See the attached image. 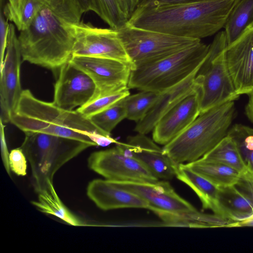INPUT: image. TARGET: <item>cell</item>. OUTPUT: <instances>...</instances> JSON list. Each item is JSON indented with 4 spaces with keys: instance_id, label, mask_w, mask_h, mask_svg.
<instances>
[{
    "instance_id": "obj_1",
    "label": "cell",
    "mask_w": 253,
    "mask_h": 253,
    "mask_svg": "<svg viewBox=\"0 0 253 253\" xmlns=\"http://www.w3.org/2000/svg\"><path fill=\"white\" fill-rule=\"evenodd\" d=\"M83 13L76 0H47L18 36L22 60L51 70L69 62Z\"/></svg>"
},
{
    "instance_id": "obj_2",
    "label": "cell",
    "mask_w": 253,
    "mask_h": 253,
    "mask_svg": "<svg viewBox=\"0 0 253 253\" xmlns=\"http://www.w3.org/2000/svg\"><path fill=\"white\" fill-rule=\"evenodd\" d=\"M237 0H208L155 7H137L128 23L136 27L200 39L224 27Z\"/></svg>"
},
{
    "instance_id": "obj_3",
    "label": "cell",
    "mask_w": 253,
    "mask_h": 253,
    "mask_svg": "<svg viewBox=\"0 0 253 253\" xmlns=\"http://www.w3.org/2000/svg\"><path fill=\"white\" fill-rule=\"evenodd\" d=\"M10 123L24 133L36 132L74 139L97 146L90 138L94 133L109 135L77 110L62 109L53 102L36 98L29 89L23 90Z\"/></svg>"
},
{
    "instance_id": "obj_4",
    "label": "cell",
    "mask_w": 253,
    "mask_h": 253,
    "mask_svg": "<svg viewBox=\"0 0 253 253\" xmlns=\"http://www.w3.org/2000/svg\"><path fill=\"white\" fill-rule=\"evenodd\" d=\"M234 101L201 113L181 134L164 145V151L177 164L196 161L227 136L235 114Z\"/></svg>"
},
{
    "instance_id": "obj_5",
    "label": "cell",
    "mask_w": 253,
    "mask_h": 253,
    "mask_svg": "<svg viewBox=\"0 0 253 253\" xmlns=\"http://www.w3.org/2000/svg\"><path fill=\"white\" fill-rule=\"evenodd\" d=\"M209 47L200 41L166 58L135 66L131 70L128 87L161 93L199 69Z\"/></svg>"
},
{
    "instance_id": "obj_6",
    "label": "cell",
    "mask_w": 253,
    "mask_h": 253,
    "mask_svg": "<svg viewBox=\"0 0 253 253\" xmlns=\"http://www.w3.org/2000/svg\"><path fill=\"white\" fill-rule=\"evenodd\" d=\"M20 147L30 165L32 183L37 193L53 180L64 165L92 146L80 140L46 133L25 132Z\"/></svg>"
},
{
    "instance_id": "obj_7",
    "label": "cell",
    "mask_w": 253,
    "mask_h": 253,
    "mask_svg": "<svg viewBox=\"0 0 253 253\" xmlns=\"http://www.w3.org/2000/svg\"><path fill=\"white\" fill-rule=\"evenodd\" d=\"M227 46L225 32H218L195 78L198 87L200 114L228 101L237 100L235 88L224 58Z\"/></svg>"
},
{
    "instance_id": "obj_8",
    "label": "cell",
    "mask_w": 253,
    "mask_h": 253,
    "mask_svg": "<svg viewBox=\"0 0 253 253\" xmlns=\"http://www.w3.org/2000/svg\"><path fill=\"white\" fill-rule=\"evenodd\" d=\"M117 31L132 68L166 58L201 41L136 27L128 22Z\"/></svg>"
},
{
    "instance_id": "obj_9",
    "label": "cell",
    "mask_w": 253,
    "mask_h": 253,
    "mask_svg": "<svg viewBox=\"0 0 253 253\" xmlns=\"http://www.w3.org/2000/svg\"><path fill=\"white\" fill-rule=\"evenodd\" d=\"M89 168L105 179L119 181L155 182L159 178L144 164L116 147L91 153Z\"/></svg>"
},
{
    "instance_id": "obj_10",
    "label": "cell",
    "mask_w": 253,
    "mask_h": 253,
    "mask_svg": "<svg viewBox=\"0 0 253 253\" xmlns=\"http://www.w3.org/2000/svg\"><path fill=\"white\" fill-rule=\"evenodd\" d=\"M72 56H84L132 63L117 30L101 28L81 21L75 26V41Z\"/></svg>"
},
{
    "instance_id": "obj_11",
    "label": "cell",
    "mask_w": 253,
    "mask_h": 253,
    "mask_svg": "<svg viewBox=\"0 0 253 253\" xmlns=\"http://www.w3.org/2000/svg\"><path fill=\"white\" fill-rule=\"evenodd\" d=\"M69 62L88 75L94 82L96 91L93 98L128 88L131 66L127 63L84 56H72Z\"/></svg>"
},
{
    "instance_id": "obj_12",
    "label": "cell",
    "mask_w": 253,
    "mask_h": 253,
    "mask_svg": "<svg viewBox=\"0 0 253 253\" xmlns=\"http://www.w3.org/2000/svg\"><path fill=\"white\" fill-rule=\"evenodd\" d=\"M21 52L13 24H9L3 67L0 71V120L10 122L12 113L23 90L20 82Z\"/></svg>"
},
{
    "instance_id": "obj_13",
    "label": "cell",
    "mask_w": 253,
    "mask_h": 253,
    "mask_svg": "<svg viewBox=\"0 0 253 253\" xmlns=\"http://www.w3.org/2000/svg\"><path fill=\"white\" fill-rule=\"evenodd\" d=\"M116 185L138 195L149 204L148 209L156 214L168 212L179 214L198 211L181 197L167 181L155 182L113 181Z\"/></svg>"
},
{
    "instance_id": "obj_14",
    "label": "cell",
    "mask_w": 253,
    "mask_h": 253,
    "mask_svg": "<svg viewBox=\"0 0 253 253\" xmlns=\"http://www.w3.org/2000/svg\"><path fill=\"white\" fill-rule=\"evenodd\" d=\"M59 69L58 77L54 85L53 102L55 105L65 110H73L93 98L96 88L88 75L69 61Z\"/></svg>"
},
{
    "instance_id": "obj_15",
    "label": "cell",
    "mask_w": 253,
    "mask_h": 253,
    "mask_svg": "<svg viewBox=\"0 0 253 253\" xmlns=\"http://www.w3.org/2000/svg\"><path fill=\"white\" fill-rule=\"evenodd\" d=\"M145 135L138 133L128 136L126 143L118 142L116 144L126 155L139 161L159 179L172 178L176 175L178 164Z\"/></svg>"
},
{
    "instance_id": "obj_16",
    "label": "cell",
    "mask_w": 253,
    "mask_h": 253,
    "mask_svg": "<svg viewBox=\"0 0 253 253\" xmlns=\"http://www.w3.org/2000/svg\"><path fill=\"white\" fill-rule=\"evenodd\" d=\"M224 58L239 95L253 90V27L225 48Z\"/></svg>"
},
{
    "instance_id": "obj_17",
    "label": "cell",
    "mask_w": 253,
    "mask_h": 253,
    "mask_svg": "<svg viewBox=\"0 0 253 253\" xmlns=\"http://www.w3.org/2000/svg\"><path fill=\"white\" fill-rule=\"evenodd\" d=\"M200 114L198 92L184 98L161 118L153 130V140L166 145L184 131Z\"/></svg>"
},
{
    "instance_id": "obj_18",
    "label": "cell",
    "mask_w": 253,
    "mask_h": 253,
    "mask_svg": "<svg viewBox=\"0 0 253 253\" xmlns=\"http://www.w3.org/2000/svg\"><path fill=\"white\" fill-rule=\"evenodd\" d=\"M200 68L182 82L160 93L145 116L137 122L134 130L144 134L149 133L164 115L187 96L198 92L195 78Z\"/></svg>"
},
{
    "instance_id": "obj_19",
    "label": "cell",
    "mask_w": 253,
    "mask_h": 253,
    "mask_svg": "<svg viewBox=\"0 0 253 253\" xmlns=\"http://www.w3.org/2000/svg\"><path fill=\"white\" fill-rule=\"evenodd\" d=\"M88 197L103 211L123 208H149L148 203L134 193L123 189L108 179H95L86 189Z\"/></svg>"
},
{
    "instance_id": "obj_20",
    "label": "cell",
    "mask_w": 253,
    "mask_h": 253,
    "mask_svg": "<svg viewBox=\"0 0 253 253\" xmlns=\"http://www.w3.org/2000/svg\"><path fill=\"white\" fill-rule=\"evenodd\" d=\"M175 176L195 192L203 209L210 210L215 214L224 217L218 201L219 188L194 171L186 164L178 165Z\"/></svg>"
},
{
    "instance_id": "obj_21",
    "label": "cell",
    "mask_w": 253,
    "mask_h": 253,
    "mask_svg": "<svg viewBox=\"0 0 253 253\" xmlns=\"http://www.w3.org/2000/svg\"><path fill=\"white\" fill-rule=\"evenodd\" d=\"M218 201L224 216L238 223L253 218V203L235 185L219 188Z\"/></svg>"
},
{
    "instance_id": "obj_22",
    "label": "cell",
    "mask_w": 253,
    "mask_h": 253,
    "mask_svg": "<svg viewBox=\"0 0 253 253\" xmlns=\"http://www.w3.org/2000/svg\"><path fill=\"white\" fill-rule=\"evenodd\" d=\"M253 27V0H237L224 26L227 46Z\"/></svg>"
},
{
    "instance_id": "obj_23",
    "label": "cell",
    "mask_w": 253,
    "mask_h": 253,
    "mask_svg": "<svg viewBox=\"0 0 253 253\" xmlns=\"http://www.w3.org/2000/svg\"><path fill=\"white\" fill-rule=\"evenodd\" d=\"M37 193L38 200L32 201V204L41 212L55 216L71 225H85L63 204L55 190L53 180H49L45 188Z\"/></svg>"
},
{
    "instance_id": "obj_24",
    "label": "cell",
    "mask_w": 253,
    "mask_h": 253,
    "mask_svg": "<svg viewBox=\"0 0 253 253\" xmlns=\"http://www.w3.org/2000/svg\"><path fill=\"white\" fill-rule=\"evenodd\" d=\"M186 164L218 188L235 185L240 173L239 171L227 165L201 159Z\"/></svg>"
},
{
    "instance_id": "obj_25",
    "label": "cell",
    "mask_w": 253,
    "mask_h": 253,
    "mask_svg": "<svg viewBox=\"0 0 253 253\" xmlns=\"http://www.w3.org/2000/svg\"><path fill=\"white\" fill-rule=\"evenodd\" d=\"M47 0H7L2 10L7 20L12 22L20 32L31 25Z\"/></svg>"
},
{
    "instance_id": "obj_26",
    "label": "cell",
    "mask_w": 253,
    "mask_h": 253,
    "mask_svg": "<svg viewBox=\"0 0 253 253\" xmlns=\"http://www.w3.org/2000/svg\"><path fill=\"white\" fill-rule=\"evenodd\" d=\"M200 159L221 163L239 172L246 165L236 143L228 135Z\"/></svg>"
},
{
    "instance_id": "obj_27",
    "label": "cell",
    "mask_w": 253,
    "mask_h": 253,
    "mask_svg": "<svg viewBox=\"0 0 253 253\" xmlns=\"http://www.w3.org/2000/svg\"><path fill=\"white\" fill-rule=\"evenodd\" d=\"M160 93L142 90L123 98L122 102L126 110V118L137 122L141 120L155 103Z\"/></svg>"
},
{
    "instance_id": "obj_28",
    "label": "cell",
    "mask_w": 253,
    "mask_h": 253,
    "mask_svg": "<svg viewBox=\"0 0 253 253\" xmlns=\"http://www.w3.org/2000/svg\"><path fill=\"white\" fill-rule=\"evenodd\" d=\"M126 117L122 99L88 118L99 129L110 135L117 125Z\"/></svg>"
},
{
    "instance_id": "obj_29",
    "label": "cell",
    "mask_w": 253,
    "mask_h": 253,
    "mask_svg": "<svg viewBox=\"0 0 253 253\" xmlns=\"http://www.w3.org/2000/svg\"><path fill=\"white\" fill-rule=\"evenodd\" d=\"M236 143L246 164L253 168V128L235 124L229 128L227 135Z\"/></svg>"
},
{
    "instance_id": "obj_30",
    "label": "cell",
    "mask_w": 253,
    "mask_h": 253,
    "mask_svg": "<svg viewBox=\"0 0 253 253\" xmlns=\"http://www.w3.org/2000/svg\"><path fill=\"white\" fill-rule=\"evenodd\" d=\"M129 88L122 91L98 96L92 98L76 110L89 118L112 106L130 94Z\"/></svg>"
},
{
    "instance_id": "obj_31",
    "label": "cell",
    "mask_w": 253,
    "mask_h": 253,
    "mask_svg": "<svg viewBox=\"0 0 253 253\" xmlns=\"http://www.w3.org/2000/svg\"><path fill=\"white\" fill-rule=\"evenodd\" d=\"M99 8V17L108 24L110 27L117 30L125 25L128 21L118 0H98Z\"/></svg>"
},
{
    "instance_id": "obj_32",
    "label": "cell",
    "mask_w": 253,
    "mask_h": 253,
    "mask_svg": "<svg viewBox=\"0 0 253 253\" xmlns=\"http://www.w3.org/2000/svg\"><path fill=\"white\" fill-rule=\"evenodd\" d=\"M235 186L245 193L253 203V168L246 164L239 173Z\"/></svg>"
},
{
    "instance_id": "obj_33",
    "label": "cell",
    "mask_w": 253,
    "mask_h": 253,
    "mask_svg": "<svg viewBox=\"0 0 253 253\" xmlns=\"http://www.w3.org/2000/svg\"><path fill=\"white\" fill-rule=\"evenodd\" d=\"M26 157L19 147L12 150L9 153V164L10 170L18 176L26 174Z\"/></svg>"
},
{
    "instance_id": "obj_34",
    "label": "cell",
    "mask_w": 253,
    "mask_h": 253,
    "mask_svg": "<svg viewBox=\"0 0 253 253\" xmlns=\"http://www.w3.org/2000/svg\"><path fill=\"white\" fill-rule=\"evenodd\" d=\"M2 1H0V71L2 69L6 49L9 24L5 17L2 10Z\"/></svg>"
},
{
    "instance_id": "obj_35",
    "label": "cell",
    "mask_w": 253,
    "mask_h": 253,
    "mask_svg": "<svg viewBox=\"0 0 253 253\" xmlns=\"http://www.w3.org/2000/svg\"><path fill=\"white\" fill-rule=\"evenodd\" d=\"M204 0H138L137 7H155L163 5L192 3Z\"/></svg>"
},
{
    "instance_id": "obj_36",
    "label": "cell",
    "mask_w": 253,
    "mask_h": 253,
    "mask_svg": "<svg viewBox=\"0 0 253 253\" xmlns=\"http://www.w3.org/2000/svg\"><path fill=\"white\" fill-rule=\"evenodd\" d=\"M0 122V136L1 157L6 171L8 173V174L10 175L11 170L9 164V153H8L5 137V126L4 125V123L1 120Z\"/></svg>"
},
{
    "instance_id": "obj_37",
    "label": "cell",
    "mask_w": 253,
    "mask_h": 253,
    "mask_svg": "<svg viewBox=\"0 0 253 253\" xmlns=\"http://www.w3.org/2000/svg\"><path fill=\"white\" fill-rule=\"evenodd\" d=\"M81 8L83 13L92 11L98 16L100 15V8L98 0H76Z\"/></svg>"
},
{
    "instance_id": "obj_38",
    "label": "cell",
    "mask_w": 253,
    "mask_h": 253,
    "mask_svg": "<svg viewBox=\"0 0 253 253\" xmlns=\"http://www.w3.org/2000/svg\"><path fill=\"white\" fill-rule=\"evenodd\" d=\"M89 137L97 146H107L112 143H117L118 142L110 135L99 133H92L90 135Z\"/></svg>"
},
{
    "instance_id": "obj_39",
    "label": "cell",
    "mask_w": 253,
    "mask_h": 253,
    "mask_svg": "<svg viewBox=\"0 0 253 253\" xmlns=\"http://www.w3.org/2000/svg\"><path fill=\"white\" fill-rule=\"evenodd\" d=\"M121 8L129 19L137 7L138 0H118Z\"/></svg>"
},
{
    "instance_id": "obj_40",
    "label": "cell",
    "mask_w": 253,
    "mask_h": 253,
    "mask_svg": "<svg viewBox=\"0 0 253 253\" xmlns=\"http://www.w3.org/2000/svg\"><path fill=\"white\" fill-rule=\"evenodd\" d=\"M247 95L249 99L245 107V114L249 120L253 123V90Z\"/></svg>"
}]
</instances>
